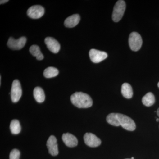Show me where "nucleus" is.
I'll return each instance as SVG.
<instances>
[{
	"label": "nucleus",
	"instance_id": "1",
	"mask_svg": "<svg viewBox=\"0 0 159 159\" xmlns=\"http://www.w3.org/2000/svg\"><path fill=\"white\" fill-rule=\"evenodd\" d=\"M106 120L109 124L114 126H121L126 130L134 131L136 129V124L132 119L127 116L119 113L110 114Z\"/></svg>",
	"mask_w": 159,
	"mask_h": 159
},
{
	"label": "nucleus",
	"instance_id": "2",
	"mask_svg": "<svg viewBox=\"0 0 159 159\" xmlns=\"http://www.w3.org/2000/svg\"><path fill=\"white\" fill-rule=\"evenodd\" d=\"M71 102L80 108H87L93 105V99L87 94L82 92H76L71 96Z\"/></svg>",
	"mask_w": 159,
	"mask_h": 159
},
{
	"label": "nucleus",
	"instance_id": "3",
	"mask_svg": "<svg viewBox=\"0 0 159 159\" xmlns=\"http://www.w3.org/2000/svg\"><path fill=\"white\" fill-rule=\"evenodd\" d=\"M125 8L126 6L125 1L119 0L117 2L114 6L112 15L114 22H118L121 20L125 12Z\"/></svg>",
	"mask_w": 159,
	"mask_h": 159
},
{
	"label": "nucleus",
	"instance_id": "4",
	"mask_svg": "<svg viewBox=\"0 0 159 159\" xmlns=\"http://www.w3.org/2000/svg\"><path fill=\"white\" fill-rule=\"evenodd\" d=\"M129 44L132 51H139L142 44V39L140 34L136 32H132L129 38Z\"/></svg>",
	"mask_w": 159,
	"mask_h": 159
},
{
	"label": "nucleus",
	"instance_id": "5",
	"mask_svg": "<svg viewBox=\"0 0 159 159\" xmlns=\"http://www.w3.org/2000/svg\"><path fill=\"white\" fill-rule=\"evenodd\" d=\"M10 94L12 102H17L19 101L22 94V90L20 83L18 80H15L12 82Z\"/></svg>",
	"mask_w": 159,
	"mask_h": 159
},
{
	"label": "nucleus",
	"instance_id": "6",
	"mask_svg": "<svg viewBox=\"0 0 159 159\" xmlns=\"http://www.w3.org/2000/svg\"><path fill=\"white\" fill-rule=\"evenodd\" d=\"M26 42L27 39L25 37H21L17 39L10 37L7 43V45L11 50H19L25 47Z\"/></svg>",
	"mask_w": 159,
	"mask_h": 159
},
{
	"label": "nucleus",
	"instance_id": "7",
	"mask_svg": "<svg viewBox=\"0 0 159 159\" xmlns=\"http://www.w3.org/2000/svg\"><path fill=\"white\" fill-rule=\"evenodd\" d=\"M45 10L43 7L39 5L31 6L27 11V15L29 17L34 19H37L42 17L44 14Z\"/></svg>",
	"mask_w": 159,
	"mask_h": 159
},
{
	"label": "nucleus",
	"instance_id": "8",
	"mask_svg": "<svg viewBox=\"0 0 159 159\" xmlns=\"http://www.w3.org/2000/svg\"><path fill=\"white\" fill-rule=\"evenodd\" d=\"M89 54L91 60L95 63L101 62L107 57V53L105 52L94 49H91Z\"/></svg>",
	"mask_w": 159,
	"mask_h": 159
},
{
	"label": "nucleus",
	"instance_id": "9",
	"mask_svg": "<svg viewBox=\"0 0 159 159\" xmlns=\"http://www.w3.org/2000/svg\"><path fill=\"white\" fill-rule=\"evenodd\" d=\"M84 139L85 144L91 147H97L101 144L100 139L94 134L87 133L84 136Z\"/></svg>",
	"mask_w": 159,
	"mask_h": 159
},
{
	"label": "nucleus",
	"instance_id": "10",
	"mask_svg": "<svg viewBox=\"0 0 159 159\" xmlns=\"http://www.w3.org/2000/svg\"><path fill=\"white\" fill-rule=\"evenodd\" d=\"M47 146L50 154L53 156H56L58 155V145L57 139L55 136L52 135L49 137L47 141Z\"/></svg>",
	"mask_w": 159,
	"mask_h": 159
},
{
	"label": "nucleus",
	"instance_id": "11",
	"mask_svg": "<svg viewBox=\"0 0 159 159\" xmlns=\"http://www.w3.org/2000/svg\"><path fill=\"white\" fill-rule=\"evenodd\" d=\"M45 43L47 46V48L51 52L55 54L59 52L60 49V45L59 43L54 38L51 37L46 38L45 39Z\"/></svg>",
	"mask_w": 159,
	"mask_h": 159
},
{
	"label": "nucleus",
	"instance_id": "12",
	"mask_svg": "<svg viewBox=\"0 0 159 159\" xmlns=\"http://www.w3.org/2000/svg\"><path fill=\"white\" fill-rule=\"evenodd\" d=\"M62 139L64 143L69 147H74L77 146L78 140L76 137L70 133L64 134Z\"/></svg>",
	"mask_w": 159,
	"mask_h": 159
},
{
	"label": "nucleus",
	"instance_id": "13",
	"mask_svg": "<svg viewBox=\"0 0 159 159\" xmlns=\"http://www.w3.org/2000/svg\"><path fill=\"white\" fill-rule=\"evenodd\" d=\"M80 18L79 14H74L66 19L64 25L67 28H74L78 25L80 21Z\"/></svg>",
	"mask_w": 159,
	"mask_h": 159
},
{
	"label": "nucleus",
	"instance_id": "14",
	"mask_svg": "<svg viewBox=\"0 0 159 159\" xmlns=\"http://www.w3.org/2000/svg\"><path fill=\"white\" fill-rule=\"evenodd\" d=\"M121 93L122 96L126 99H130L133 95L132 88L131 86L127 83H125L122 84Z\"/></svg>",
	"mask_w": 159,
	"mask_h": 159
},
{
	"label": "nucleus",
	"instance_id": "15",
	"mask_svg": "<svg viewBox=\"0 0 159 159\" xmlns=\"http://www.w3.org/2000/svg\"><path fill=\"white\" fill-rule=\"evenodd\" d=\"M33 95L34 99L38 102L41 103L44 101L45 99L44 92L41 88L36 87L33 91Z\"/></svg>",
	"mask_w": 159,
	"mask_h": 159
},
{
	"label": "nucleus",
	"instance_id": "16",
	"mask_svg": "<svg viewBox=\"0 0 159 159\" xmlns=\"http://www.w3.org/2000/svg\"><path fill=\"white\" fill-rule=\"evenodd\" d=\"M143 104L145 106L150 107L154 104L155 102V98L152 93L149 92L147 93L142 99Z\"/></svg>",
	"mask_w": 159,
	"mask_h": 159
},
{
	"label": "nucleus",
	"instance_id": "17",
	"mask_svg": "<svg viewBox=\"0 0 159 159\" xmlns=\"http://www.w3.org/2000/svg\"><path fill=\"white\" fill-rule=\"evenodd\" d=\"M59 74V71L57 69L53 67H49L45 70L43 75L46 78H50L56 77Z\"/></svg>",
	"mask_w": 159,
	"mask_h": 159
},
{
	"label": "nucleus",
	"instance_id": "18",
	"mask_svg": "<svg viewBox=\"0 0 159 159\" xmlns=\"http://www.w3.org/2000/svg\"><path fill=\"white\" fill-rule=\"evenodd\" d=\"M10 130L13 134H17L20 132L21 126L19 121L17 119H14L11 121L10 125Z\"/></svg>",
	"mask_w": 159,
	"mask_h": 159
},
{
	"label": "nucleus",
	"instance_id": "19",
	"mask_svg": "<svg viewBox=\"0 0 159 159\" xmlns=\"http://www.w3.org/2000/svg\"><path fill=\"white\" fill-rule=\"evenodd\" d=\"M29 51L33 56L36 57H37L39 55L42 54L39 47L36 45L31 46L29 49Z\"/></svg>",
	"mask_w": 159,
	"mask_h": 159
},
{
	"label": "nucleus",
	"instance_id": "20",
	"mask_svg": "<svg viewBox=\"0 0 159 159\" xmlns=\"http://www.w3.org/2000/svg\"><path fill=\"white\" fill-rule=\"evenodd\" d=\"M20 152L17 149L11 151L9 155V159H20Z\"/></svg>",
	"mask_w": 159,
	"mask_h": 159
},
{
	"label": "nucleus",
	"instance_id": "21",
	"mask_svg": "<svg viewBox=\"0 0 159 159\" xmlns=\"http://www.w3.org/2000/svg\"><path fill=\"white\" fill-rule=\"evenodd\" d=\"M43 58L44 56L42 54H40L37 57H36V59L38 60H43Z\"/></svg>",
	"mask_w": 159,
	"mask_h": 159
},
{
	"label": "nucleus",
	"instance_id": "22",
	"mask_svg": "<svg viewBox=\"0 0 159 159\" xmlns=\"http://www.w3.org/2000/svg\"><path fill=\"white\" fill-rule=\"evenodd\" d=\"M8 2H9V1H8V0H7V1H6V0H1V1H0V4H4V3H6Z\"/></svg>",
	"mask_w": 159,
	"mask_h": 159
},
{
	"label": "nucleus",
	"instance_id": "23",
	"mask_svg": "<svg viewBox=\"0 0 159 159\" xmlns=\"http://www.w3.org/2000/svg\"><path fill=\"white\" fill-rule=\"evenodd\" d=\"M157 115L159 117V108H158L157 110Z\"/></svg>",
	"mask_w": 159,
	"mask_h": 159
},
{
	"label": "nucleus",
	"instance_id": "24",
	"mask_svg": "<svg viewBox=\"0 0 159 159\" xmlns=\"http://www.w3.org/2000/svg\"><path fill=\"white\" fill-rule=\"evenodd\" d=\"M157 122H159V119H157Z\"/></svg>",
	"mask_w": 159,
	"mask_h": 159
},
{
	"label": "nucleus",
	"instance_id": "25",
	"mask_svg": "<svg viewBox=\"0 0 159 159\" xmlns=\"http://www.w3.org/2000/svg\"><path fill=\"white\" fill-rule=\"evenodd\" d=\"M158 87L159 88V82H158Z\"/></svg>",
	"mask_w": 159,
	"mask_h": 159
},
{
	"label": "nucleus",
	"instance_id": "26",
	"mask_svg": "<svg viewBox=\"0 0 159 159\" xmlns=\"http://www.w3.org/2000/svg\"><path fill=\"white\" fill-rule=\"evenodd\" d=\"M131 159H134V157H132L131 158Z\"/></svg>",
	"mask_w": 159,
	"mask_h": 159
},
{
	"label": "nucleus",
	"instance_id": "27",
	"mask_svg": "<svg viewBox=\"0 0 159 159\" xmlns=\"http://www.w3.org/2000/svg\"></svg>",
	"mask_w": 159,
	"mask_h": 159
}]
</instances>
